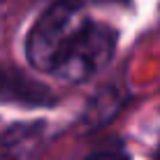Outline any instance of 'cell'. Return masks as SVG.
Listing matches in <instances>:
<instances>
[{
    "instance_id": "cell-7",
    "label": "cell",
    "mask_w": 160,
    "mask_h": 160,
    "mask_svg": "<svg viewBox=\"0 0 160 160\" xmlns=\"http://www.w3.org/2000/svg\"><path fill=\"white\" fill-rule=\"evenodd\" d=\"M156 160H160V148H158V153H156Z\"/></svg>"
},
{
    "instance_id": "cell-2",
    "label": "cell",
    "mask_w": 160,
    "mask_h": 160,
    "mask_svg": "<svg viewBox=\"0 0 160 160\" xmlns=\"http://www.w3.org/2000/svg\"><path fill=\"white\" fill-rule=\"evenodd\" d=\"M114 49H116V30L104 23L91 21L84 32L74 40L70 51L63 56L53 74L68 84H81L95 77L112 60Z\"/></svg>"
},
{
    "instance_id": "cell-1",
    "label": "cell",
    "mask_w": 160,
    "mask_h": 160,
    "mask_svg": "<svg viewBox=\"0 0 160 160\" xmlns=\"http://www.w3.org/2000/svg\"><path fill=\"white\" fill-rule=\"evenodd\" d=\"M91 23L86 19L84 9L77 0H60L53 2L44 12L28 32L26 40V56L30 65L44 72H51L58 68L63 56L70 51L74 40L84 32Z\"/></svg>"
},
{
    "instance_id": "cell-4",
    "label": "cell",
    "mask_w": 160,
    "mask_h": 160,
    "mask_svg": "<svg viewBox=\"0 0 160 160\" xmlns=\"http://www.w3.org/2000/svg\"><path fill=\"white\" fill-rule=\"evenodd\" d=\"M44 139V123H19L0 135V160H30Z\"/></svg>"
},
{
    "instance_id": "cell-3",
    "label": "cell",
    "mask_w": 160,
    "mask_h": 160,
    "mask_svg": "<svg viewBox=\"0 0 160 160\" xmlns=\"http://www.w3.org/2000/svg\"><path fill=\"white\" fill-rule=\"evenodd\" d=\"M0 102L21 107H51L56 104V95L51 88L35 81L26 72L0 63Z\"/></svg>"
},
{
    "instance_id": "cell-5",
    "label": "cell",
    "mask_w": 160,
    "mask_h": 160,
    "mask_svg": "<svg viewBox=\"0 0 160 160\" xmlns=\"http://www.w3.org/2000/svg\"><path fill=\"white\" fill-rule=\"evenodd\" d=\"M121 107V95H116V91L107 88L102 91L100 95L93 100V104L88 107V114H86V121L93 118V125H102L104 121H109L114 116V112Z\"/></svg>"
},
{
    "instance_id": "cell-6",
    "label": "cell",
    "mask_w": 160,
    "mask_h": 160,
    "mask_svg": "<svg viewBox=\"0 0 160 160\" xmlns=\"http://www.w3.org/2000/svg\"><path fill=\"white\" fill-rule=\"evenodd\" d=\"M84 160H130V156L123 148H102V151H95L91 156H86Z\"/></svg>"
}]
</instances>
